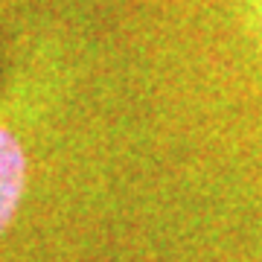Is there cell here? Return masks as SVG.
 Instances as JSON below:
<instances>
[{"label":"cell","instance_id":"cell-1","mask_svg":"<svg viewBox=\"0 0 262 262\" xmlns=\"http://www.w3.org/2000/svg\"><path fill=\"white\" fill-rule=\"evenodd\" d=\"M27 187V155L15 134L0 125V230L12 222Z\"/></svg>","mask_w":262,"mask_h":262}]
</instances>
